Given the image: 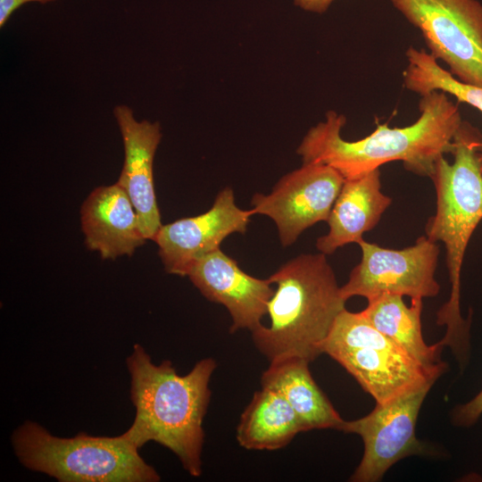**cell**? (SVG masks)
I'll list each match as a JSON object with an SVG mask.
<instances>
[{"mask_svg": "<svg viewBox=\"0 0 482 482\" xmlns=\"http://www.w3.org/2000/svg\"><path fill=\"white\" fill-rule=\"evenodd\" d=\"M418 120L406 127L377 124L369 136L348 141L341 130L345 117L335 111L312 127L296 153L303 163L328 165L345 179L366 174L385 163L400 161L406 170L430 178L436 162L453 151V138L463 120L454 103L442 91L421 96Z\"/></svg>", "mask_w": 482, "mask_h": 482, "instance_id": "obj_1", "label": "cell"}, {"mask_svg": "<svg viewBox=\"0 0 482 482\" xmlns=\"http://www.w3.org/2000/svg\"><path fill=\"white\" fill-rule=\"evenodd\" d=\"M130 374V399L136 408L132 425L123 433L138 449L154 441L170 450L186 471L202 474L203 422L211 398L209 383L217 367L204 358L180 376L169 360L154 364L142 345L135 344L126 360Z\"/></svg>", "mask_w": 482, "mask_h": 482, "instance_id": "obj_2", "label": "cell"}, {"mask_svg": "<svg viewBox=\"0 0 482 482\" xmlns=\"http://www.w3.org/2000/svg\"><path fill=\"white\" fill-rule=\"evenodd\" d=\"M453 144V162L442 156L430 177L436 207L426 223L425 236L445 245L451 285L449 298L436 313V324L446 327L439 343L449 346L463 366L470 356L471 314L463 319L461 313V276L468 245L482 220V140L478 130L463 121Z\"/></svg>", "mask_w": 482, "mask_h": 482, "instance_id": "obj_3", "label": "cell"}, {"mask_svg": "<svg viewBox=\"0 0 482 482\" xmlns=\"http://www.w3.org/2000/svg\"><path fill=\"white\" fill-rule=\"evenodd\" d=\"M268 278L277 288L267 308L270 325L251 332L255 347L270 362L288 356L312 362L323 353L331 328L345 309L327 255L300 254Z\"/></svg>", "mask_w": 482, "mask_h": 482, "instance_id": "obj_4", "label": "cell"}, {"mask_svg": "<svg viewBox=\"0 0 482 482\" xmlns=\"http://www.w3.org/2000/svg\"><path fill=\"white\" fill-rule=\"evenodd\" d=\"M20 462L60 482H157L160 475L147 464L125 436L73 437L50 434L27 420L12 435Z\"/></svg>", "mask_w": 482, "mask_h": 482, "instance_id": "obj_5", "label": "cell"}, {"mask_svg": "<svg viewBox=\"0 0 482 482\" xmlns=\"http://www.w3.org/2000/svg\"><path fill=\"white\" fill-rule=\"evenodd\" d=\"M323 353L350 373L376 403H385L438 378L378 331L362 312L344 309L338 314Z\"/></svg>", "mask_w": 482, "mask_h": 482, "instance_id": "obj_6", "label": "cell"}, {"mask_svg": "<svg viewBox=\"0 0 482 482\" xmlns=\"http://www.w3.org/2000/svg\"><path fill=\"white\" fill-rule=\"evenodd\" d=\"M420 29L429 54L458 80L482 87V4L478 0H390Z\"/></svg>", "mask_w": 482, "mask_h": 482, "instance_id": "obj_7", "label": "cell"}, {"mask_svg": "<svg viewBox=\"0 0 482 482\" xmlns=\"http://www.w3.org/2000/svg\"><path fill=\"white\" fill-rule=\"evenodd\" d=\"M358 245L362 259L351 270L347 282L341 286L345 301L353 296H363L368 301L384 294L422 300L438 295L440 285L435 274L440 249L426 236L399 250L364 239Z\"/></svg>", "mask_w": 482, "mask_h": 482, "instance_id": "obj_8", "label": "cell"}, {"mask_svg": "<svg viewBox=\"0 0 482 482\" xmlns=\"http://www.w3.org/2000/svg\"><path fill=\"white\" fill-rule=\"evenodd\" d=\"M435 381L385 403H376L366 416L344 420L340 430L361 436L362 458L350 478L353 482H378L400 460L428 453L416 436V424L421 405Z\"/></svg>", "mask_w": 482, "mask_h": 482, "instance_id": "obj_9", "label": "cell"}, {"mask_svg": "<svg viewBox=\"0 0 482 482\" xmlns=\"http://www.w3.org/2000/svg\"><path fill=\"white\" fill-rule=\"evenodd\" d=\"M344 182L328 165L303 163L283 176L268 195L254 194L252 211L274 221L281 245L287 247L305 229L328 220Z\"/></svg>", "mask_w": 482, "mask_h": 482, "instance_id": "obj_10", "label": "cell"}, {"mask_svg": "<svg viewBox=\"0 0 482 482\" xmlns=\"http://www.w3.org/2000/svg\"><path fill=\"white\" fill-rule=\"evenodd\" d=\"M253 215L235 201L234 191H220L212 206L197 216L182 218L162 225L153 240L168 273L185 277L195 261L220 248L233 233H245Z\"/></svg>", "mask_w": 482, "mask_h": 482, "instance_id": "obj_11", "label": "cell"}, {"mask_svg": "<svg viewBox=\"0 0 482 482\" xmlns=\"http://www.w3.org/2000/svg\"><path fill=\"white\" fill-rule=\"evenodd\" d=\"M187 276L207 300L228 310L232 321L230 333L241 329L252 332L262 325L274 294L269 278L247 274L220 248L195 261Z\"/></svg>", "mask_w": 482, "mask_h": 482, "instance_id": "obj_12", "label": "cell"}, {"mask_svg": "<svg viewBox=\"0 0 482 482\" xmlns=\"http://www.w3.org/2000/svg\"><path fill=\"white\" fill-rule=\"evenodd\" d=\"M124 145V163L118 184L129 196L145 239L162 227L154 184V159L162 138L159 122L137 121L125 104L113 110Z\"/></svg>", "mask_w": 482, "mask_h": 482, "instance_id": "obj_13", "label": "cell"}, {"mask_svg": "<svg viewBox=\"0 0 482 482\" xmlns=\"http://www.w3.org/2000/svg\"><path fill=\"white\" fill-rule=\"evenodd\" d=\"M81 228L89 250L103 259L132 255L145 242L136 209L115 183L94 189L81 206Z\"/></svg>", "mask_w": 482, "mask_h": 482, "instance_id": "obj_14", "label": "cell"}, {"mask_svg": "<svg viewBox=\"0 0 482 482\" xmlns=\"http://www.w3.org/2000/svg\"><path fill=\"white\" fill-rule=\"evenodd\" d=\"M391 204L392 198L381 191L379 169L345 179L327 220L328 231L316 241L318 251L329 255L345 245L359 244Z\"/></svg>", "mask_w": 482, "mask_h": 482, "instance_id": "obj_15", "label": "cell"}, {"mask_svg": "<svg viewBox=\"0 0 482 482\" xmlns=\"http://www.w3.org/2000/svg\"><path fill=\"white\" fill-rule=\"evenodd\" d=\"M307 360L284 357L270 362L261 377L262 387L278 392L301 420L303 432L337 429L345 420L313 379Z\"/></svg>", "mask_w": 482, "mask_h": 482, "instance_id": "obj_16", "label": "cell"}, {"mask_svg": "<svg viewBox=\"0 0 482 482\" xmlns=\"http://www.w3.org/2000/svg\"><path fill=\"white\" fill-rule=\"evenodd\" d=\"M421 312L422 299H411V305L407 306L402 295L384 294L368 300L362 313L428 373L439 378L447 369L440 358L443 346L439 342L428 345L424 341Z\"/></svg>", "mask_w": 482, "mask_h": 482, "instance_id": "obj_17", "label": "cell"}, {"mask_svg": "<svg viewBox=\"0 0 482 482\" xmlns=\"http://www.w3.org/2000/svg\"><path fill=\"white\" fill-rule=\"evenodd\" d=\"M300 432L301 420L287 401L276 390L262 386L240 416L237 440L247 450L274 451Z\"/></svg>", "mask_w": 482, "mask_h": 482, "instance_id": "obj_18", "label": "cell"}, {"mask_svg": "<svg viewBox=\"0 0 482 482\" xmlns=\"http://www.w3.org/2000/svg\"><path fill=\"white\" fill-rule=\"evenodd\" d=\"M408 64L403 71L404 87L420 96L442 91L482 112V87L458 80L442 68L438 61L424 49L409 47L405 53Z\"/></svg>", "mask_w": 482, "mask_h": 482, "instance_id": "obj_19", "label": "cell"}, {"mask_svg": "<svg viewBox=\"0 0 482 482\" xmlns=\"http://www.w3.org/2000/svg\"><path fill=\"white\" fill-rule=\"evenodd\" d=\"M482 415V390L471 400L456 406L452 411V420L459 427H470Z\"/></svg>", "mask_w": 482, "mask_h": 482, "instance_id": "obj_20", "label": "cell"}, {"mask_svg": "<svg viewBox=\"0 0 482 482\" xmlns=\"http://www.w3.org/2000/svg\"><path fill=\"white\" fill-rule=\"evenodd\" d=\"M54 0H0V27H3L10 15L21 5L29 2L46 4Z\"/></svg>", "mask_w": 482, "mask_h": 482, "instance_id": "obj_21", "label": "cell"}, {"mask_svg": "<svg viewBox=\"0 0 482 482\" xmlns=\"http://www.w3.org/2000/svg\"><path fill=\"white\" fill-rule=\"evenodd\" d=\"M334 0H294L298 7L313 12L321 13L328 10Z\"/></svg>", "mask_w": 482, "mask_h": 482, "instance_id": "obj_22", "label": "cell"}]
</instances>
